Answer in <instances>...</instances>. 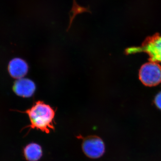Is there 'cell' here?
<instances>
[{
	"instance_id": "obj_1",
	"label": "cell",
	"mask_w": 161,
	"mask_h": 161,
	"mask_svg": "<svg viewBox=\"0 0 161 161\" xmlns=\"http://www.w3.org/2000/svg\"><path fill=\"white\" fill-rule=\"evenodd\" d=\"M22 112L29 116L31 124L28 127L31 129H36L46 133L54 130L55 111L43 102L38 101L30 108Z\"/></svg>"
},
{
	"instance_id": "obj_5",
	"label": "cell",
	"mask_w": 161,
	"mask_h": 161,
	"mask_svg": "<svg viewBox=\"0 0 161 161\" xmlns=\"http://www.w3.org/2000/svg\"><path fill=\"white\" fill-rule=\"evenodd\" d=\"M36 85L28 78H21L15 82L13 91L16 95L24 98H29L36 91Z\"/></svg>"
},
{
	"instance_id": "obj_2",
	"label": "cell",
	"mask_w": 161,
	"mask_h": 161,
	"mask_svg": "<svg viewBox=\"0 0 161 161\" xmlns=\"http://www.w3.org/2000/svg\"><path fill=\"white\" fill-rule=\"evenodd\" d=\"M141 53H147L150 61L161 63V35L147 38L140 46L132 47L126 50L127 54Z\"/></svg>"
},
{
	"instance_id": "obj_7",
	"label": "cell",
	"mask_w": 161,
	"mask_h": 161,
	"mask_svg": "<svg viewBox=\"0 0 161 161\" xmlns=\"http://www.w3.org/2000/svg\"><path fill=\"white\" fill-rule=\"evenodd\" d=\"M25 158L28 161H38L43 154L40 145L35 143L28 144L23 150Z\"/></svg>"
},
{
	"instance_id": "obj_3",
	"label": "cell",
	"mask_w": 161,
	"mask_h": 161,
	"mask_svg": "<svg viewBox=\"0 0 161 161\" xmlns=\"http://www.w3.org/2000/svg\"><path fill=\"white\" fill-rule=\"evenodd\" d=\"M139 75L140 80L146 86H156L161 82V66L150 61L141 67Z\"/></svg>"
},
{
	"instance_id": "obj_8",
	"label": "cell",
	"mask_w": 161,
	"mask_h": 161,
	"mask_svg": "<svg viewBox=\"0 0 161 161\" xmlns=\"http://www.w3.org/2000/svg\"><path fill=\"white\" fill-rule=\"evenodd\" d=\"M88 12H90V10L89 8H84V7H81L78 5L76 3L75 0H74V3H73V6L72 7L71 14H70V23L69 29L70 26H71V24L73 23V20L75 19V16L77 14H79L82 13Z\"/></svg>"
},
{
	"instance_id": "obj_6",
	"label": "cell",
	"mask_w": 161,
	"mask_h": 161,
	"mask_svg": "<svg viewBox=\"0 0 161 161\" xmlns=\"http://www.w3.org/2000/svg\"><path fill=\"white\" fill-rule=\"evenodd\" d=\"M8 71L10 76L15 79H21L27 74L28 66L23 59L16 58L9 62Z\"/></svg>"
},
{
	"instance_id": "obj_4",
	"label": "cell",
	"mask_w": 161,
	"mask_h": 161,
	"mask_svg": "<svg viewBox=\"0 0 161 161\" xmlns=\"http://www.w3.org/2000/svg\"><path fill=\"white\" fill-rule=\"evenodd\" d=\"M82 150L90 158H98L102 156L105 150L102 140L96 136H90L83 138Z\"/></svg>"
},
{
	"instance_id": "obj_9",
	"label": "cell",
	"mask_w": 161,
	"mask_h": 161,
	"mask_svg": "<svg viewBox=\"0 0 161 161\" xmlns=\"http://www.w3.org/2000/svg\"><path fill=\"white\" fill-rule=\"evenodd\" d=\"M154 103L157 107L161 110V91L155 96Z\"/></svg>"
}]
</instances>
